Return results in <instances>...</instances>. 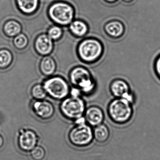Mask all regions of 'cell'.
<instances>
[{
  "label": "cell",
  "mask_w": 160,
  "mask_h": 160,
  "mask_svg": "<svg viewBox=\"0 0 160 160\" xmlns=\"http://www.w3.org/2000/svg\"><path fill=\"white\" fill-rule=\"evenodd\" d=\"M103 44L94 37H88L81 41L77 48L78 56L83 62L92 63L100 59L104 54Z\"/></svg>",
  "instance_id": "1"
},
{
  "label": "cell",
  "mask_w": 160,
  "mask_h": 160,
  "mask_svg": "<svg viewBox=\"0 0 160 160\" xmlns=\"http://www.w3.org/2000/svg\"><path fill=\"white\" fill-rule=\"evenodd\" d=\"M48 15L56 25L66 27L74 20L75 10L73 6L63 1L56 2L52 3L48 10Z\"/></svg>",
  "instance_id": "2"
},
{
  "label": "cell",
  "mask_w": 160,
  "mask_h": 160,
  "mask_svg": "<svg viewBox=\"0 0 160 160\" xmlns=\"http://www.w3.org/2000/svg\"><path fill=\"white\" fill-rule=\"evenodd\" d=\"M69 79L72 85L79 89L81 93L88 94L96 87V82L91 73L83 66L73 68L69 73Z\"/></svg>",
  "instance_id": "3"
},
{
  "label": "cell",
  "mask_w": 160,
  "mask_h": 160,
  "mask_svg": "<svg viewBox=\"0 0 160 160\" xmlns=\"http://www.w3.org/2000/svg\"><path fill=\"white\" fill-rule=\"evenodd\" d=\"M43 86L48 95L56 100H62L70 94V86L62 77L52 76L44 80Z\"/></svg>",
  "instance_id": "4"
},
{
  "label": "cell",
  "mask_w": 160,
  "mask_h": 160,
  "mask_svg": "<svg viewBox=\"0 0 160 160\" xmlns=\"http://www.w3.org/2000/svg\"><path fill=\"white\" fill-rule=\"evenodd\" d=\"M108 113L114 122L125 123L130 120L132 115L131 103L122 98H116L109 103Z\"/></svg>",
  "instance_id": "5"
},
{
  "label": "cell",
  "mask_w": 160,
  "mask_h": 160,
  "mask_svg": "<svg viewBox=\"0 0 160 160\" xmlns=\"http://www.w3.org/2000/svg\"><path fill=\"white\" fill-rule=\"evenodd\" d=\"M60 109L66 118L76 121L85 113V104L80 96H71L62 100Z\"/></svg>",
  "instance_id": "6"
},
{
  "label": "cell",
  "mask_w": 160,
  "mask_h": 160,
  "mask_svg": "<svg viewBox=\"0 0 160 160\" xmlns=\"http://www.w3.org/2000/svg\"><path fill=\"white\" fill-rule=\"evenodd\" d=\"M93 138V131L91 127L85 122L77 124L69 134L70 142L74 146L78 147L89 145Z\"/></svg>",
  "instance_id": "7"
},
{
  "label": "cell",
  "mask_w": 160,
  "mask_h": 160,
  "mask_svg": "<svg viewBox=\"0 0 160 160\" xmlns=\"http://www.w3.org/2000/svg\"><path fill=\"white\" fill-rule=\"evenodd\" d=\"M33 46L36 53L40 56H49L54 50V41L47 33H42L35 38Z\"/></svg>",
  "instance_id": "8"
},
{
  "label": "cell",
  "mask_w": 160,
  "mask_h": 160,
  "mask_svg": "<svg viewBox=\"0 0 160 160\" xmlns=\"http://www.w3.org/2000/svg\"><path fill=\"white\" fill-rule=\"evenodd\" d=\"M32 109L38 118L44 120L51 118L55 113L53 104L44 100H34L32 104Z\"/></svg>",
  "instance_id": "9"
},
{
  "label": "cell",
  "mask_w": 160,
  "mask_h": 160,
  "mask_svg": "<svg viewBox=\"0 0 160 160\" xmlns=\"http://www.w3.org/2000/svg\"><path fill=\"white\" fill-rule=\"evenodd\" d=\"M38 140V137L34 131L21 130L18 137V146L23 151L28 152L36 147Z\"/></svg>",
  "instance_id": "10"
},
{
  "label": "cell",
  "mask_w": 160,
  "mask_h": 160,
  "mask_svg": "<svg viewBox=\"0 0 160 160\" xmlns=\"http://www.w3.org/2000/svg\"><path fill=\"white\" fill-rule=\"evenodd\" d=\"M103 31L108 37L114 40L119 39L125 33V26L122 21L120 20H110L105 24Z\"/></svg>",
  "instance_id": "11"
},
{
  "label": "cell",
  "mask_w": 160,
  "mask_h": 160,
  "mask_svg": "<svg viewBox=\"0 0 160 160\" xmlns=\"http://www.w3.org/2000/svg\"><path fill=\"white\" fill-rule=\"evenodd\" d=\"M111 94L116 98L123 97L125 94L131 92L129 83L122 78H116L111 81L109 85Z\"/></svg>",
  "instance_id": "12"
},
{
  "label": "cell",
  "mask_w": 160,
  "mask_h": 160,
  "mask_svg": "<svg viewBox=\"0 0 160 160\" xmlns=\"http://www.w3.org/2000/svg\"><path fill=\"white\" fill-rule=\"evenodd\" d=\"M85 119L89 125L96 127L102 124L104 119L103 112L98 107H90L85 111Z\"/></svg>",
  "instance_id": "13"
},
{
  "label": "cell",
  "mask_w": 160,
  "mask_h": 160,
  "mask_svg": "<svg viewBox=\"0 0 160 160\" xmlns=\"http://www.w3.org/2000/svg\"><path fill=\"white\" fill-rule=\"evenodd\" d=\"M40 72L47 77L52 76L57 70V62L55 59L50 56H45L39 62Z\"/></svg>",
  "instance_id": "14"
},
{
  "label": "cell",
  "mask_w": 160,
  "mask_h": 160,
  "mask_svg": "<svg viewBox=\"0 0 160 160\" xmlns=\"http://www.w3.org/2000/svg\"><path fill=\"white\" fill-rule=\"evenodd\" d=\"M69 29L71 34L77 38L85 37L89 31L88 23L81 19H74L69 25Z\"/></svg>",
  "instance_id": "15"
},
{
  "label": "cell",
  "mask_w": 160,
  "mask_h": 160,
  "mask_svg": "<svg viewBox=\"0 0 160 160\" xmlns=\"http://www.w3.org/2000/svg\"><path fill=\"white\" fill-rule=\"evenodd\" d=\"M16 4L22 13L32 15L39 9L40 0H16Z\"/></svg>",
  "instance_id": "16"
},
{
  "label": "cell",
  "mask_w": 160,
  "mask_h": 160,
  "mask_svg": "<svg viewBox=\"0 0 160 160\" xmlns=\"http://www.w3.org/2000/svg\"><path fill=\"white\" fill-rule=\"evenodd\" d=\"M2 30L5 36L13 38L22 32V26L17 20L10 19L4 23Z\"/></svg>",
  "instance_id": "17"
},
{
  "label": "cell",
  "mask_w": 160,
  "mask_h": 160,
  "mask_svg": "<svg viewBox=\"0 0 160 160\" xmlns=\"http://www.w3.org/2000/svg\"><path fill=\"white\" fill-rule=\"evenodd\" d=\"M12 52L7 48L0 49V69L5 70L9 68L13 61Z\"/></svg>",
  "instance_id": "18"
},
{
  "label": "cell",
  "mask_w": 160,
  "mask_h": 160,
  "mask_svg": "<svg viewBox=\"0 0 160 160\" xmlns=\"http://www.w3.org/2000/svg\"><path fill=\"white\" fill-rule=\"evenodd\" d=\"M93 138L96 141L101 143L105 142L109 136L108 128L103 124H101L96 126L93 131Z\"/></svg>",
  "instance_id": "19"
},
{
  "label": "cell",
  "mask_w": 160,
  "mask_h": 160,
  "mask_svg": "<svg viewBox=\"0 0 160 160\" xmlns=\"http://www.w3.org/2000/svg\"><path fill=\"white\" fill-rule=\"evenodd\" d=\"M31 94L34 100H43L48 94L42 84H36L33 85L31 90Z\"/></svg>",
  "instance_id": "20"
},
{
  "label": "cell",
  "mask_w": 160,
  "mask_h": 160,
  "mask_svg": "<svg viewBox=\"0 0 160 160\" xmlns=\"http://www.w3.org/2000/svg\"><path fill=\"white\" fill-rule=\"evenodd\" d=\"M28 38L25 33L22 32L14 37L13 39L14 46L19 50L25 49L28 46Z\"/></svg>",
  "instance_id": "21"
},
{
  "label": "cell",
  "mask_w": 160,
  "mask_h": 160,
  "mask_svg": "<svg viewBox=\"0 0 160 160\" xmlns=\"http://www.w3.org/2000/svg\"><path fill=\"white\" fill-rule=\"evenodd\" d=\"M46 33L54 42L58 41L62 38L63 31L62 27L55 24L48 29Z\"/></svg>",
  "instance_id": "22"
},
{
  "label": "cell",
  "mask_w": 160,
  "mask_h": 160,
  "mask_svg": "<svg viewBox=\"0 0 160 160\" xmlns=\"http://www.w3.org/2000/svg\"><path fill=\"white\" fill-rule=\"evenodd\" d=\"M30 155L33 160H43L45 157V151L41 146H36L31 151Z\"/></svg>",
  "instance_id": "23"
},
{
  "label": "cell",
  "mask_w": 160,
  "mask_h": 160,
  "mask_svg": "<svg viewBox=\"0 0 160 160\" xmlns=\"http://www.w3.org/2000/svg\"><path fill=\"white\" fill-rule=\"evenodd\" d=\"M153 69L156 76L160 80V54L155 58L153 63Z\"/></svg>",
  "instance_id": "24"
},
{
  "label": "cell",
  "mask_w": 160,
  "mask_h": 160,
  "mask_svg": "<svg viewBox=\"0 0 160 160\" xmlns=\"http://www.w3.org/2000/svg\"><path fill=\"white\" fill-rule=\"evenodd\" d=\"M3 143H4V141H3V138L0 135V149L2 148Z\"/></svg>",
  "instance_id": "25"
},
{
  "label": "cell",
  "mask_w": 160,
  "mask_h": 160,
  "mask_svg": "<svg viewBox=\"0 0 160 160\" xmlns=\"http://www.w3.org/2000/svg\"><path fill=\"white\" fill-rule=\"evenodd\" d=\"M105 1L107 2H110V3H112V2H115L117 1V0H105Z\"/></svg>",
  "instance_id": "26"
},
{
  "label": "cell",
  "mask_w": 160,
  "mask_h": 160,
  "mask_svg": "<svg viewBox=\"0 0 160 160\" xmlns=\"http://www.w3.org/2000/svg\"><path fill=\"white\" fill-rule=\"evenodd\" d=\"M125 2H132L133 0H123Z\"/></svg>",
  "instance_id": "27"
}]
</instances>
